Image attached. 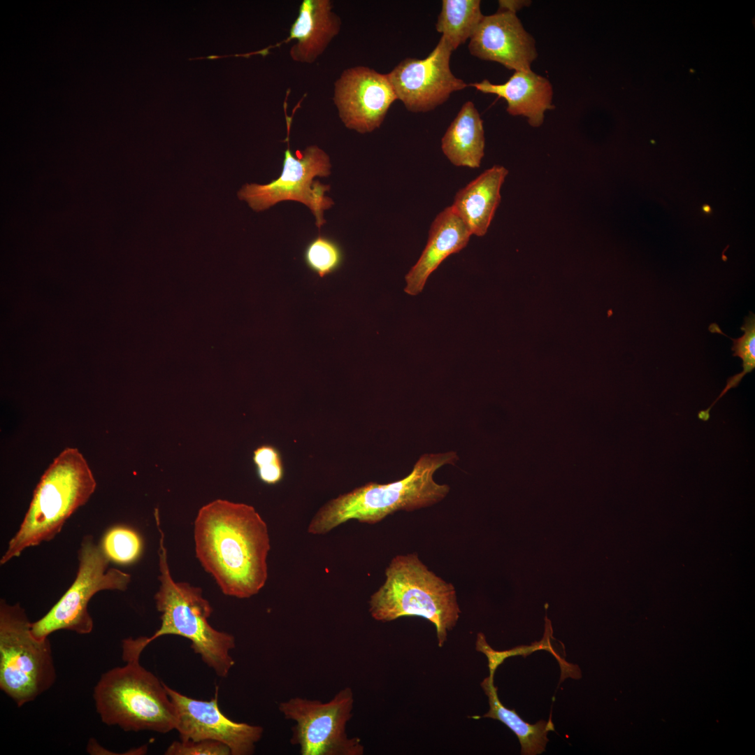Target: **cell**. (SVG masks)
Wrapping results in <instances>:
<instances>
[{
	"label": "cell",
	"instance_id": "cell-29",
	"mask_svg": "<svg viewBox=\"0 0 755 755\" xmlns=\"http://www.w3.org/2000/svg\"><path fill=\"white\" fill-rule=\"evenodd\" d=\"M703 210H704L705 212H706V213H710V212L711 211V209H710V206H704L703 207Z\"/></svg>",
	"mask_w": 755,
	"mask_h": 755
},
{
	"label": "cell",
	"instance_id": "cell-4",
	"mask_svg": "<svg viewBox=\"0 0 755 755\" xmlns=\"http://www.w3.org/2000/svg\"><path fill=\"white\" fill-rule=\"evenodd\" d=\"M368 605L371 617L377 621L407 616L427 619L436 628L439 647L443 646L461 614L453 584L429 570L417 554L391 559L384 583L371 596Z\"/></svg>",
	"mask_w": 755,
	"mask_h": 755
},
{
	"label": "cell",
	"instance_id": "cell-24",
	"mask_svg": "<svg viewBox=\"0 0 755 755\" xmlns=\"http://www.w3.org/2000/svg\"><path fill=\"white\" fill-rule=\"evenodd\" d=\"M304 259L309 268L320 277H324L340 266L343 254L334 240L319 236L307 245Z\"/></svg>",
	"mask_w": 755,
	"mask_h": 755
},
{
	"label": "cell",
	"instance_id": "cell-11",
	"mask_svg": "<svg viewBox=\"0 0 755 755\" xmlns=\"http://www.w3.org/2000/svg\"><path fill=\"white\" fill-rule=\"evenodd\" d=\"M452 49L441 36L423 59L405 58L387 75L397 99L413 113H424L445 102L450 94L468 85L451 71Z\"/></svg>",
	"mask_w": 755,
	"mask_h": 755
},
{
	"label": "cell",
	"instance_id": "cell-14",
	"mask_svg": "<svg viewBox=\"0 0 755 755\" xmlns=\"http://www.w3.org/2000/svg\"><path fill=\"white\" fill-rule=\"evenodd\" d=\"M468 50L474 57L515 71H531L538 56L533 37L516 13L509 11L484 15L470 38Z\"/></svg>",
	"mask_w": 755,
	"mask_h": 755
},
{
	"label": "cell",
	"instance_id": "cell-27",
	"mask_svg": "<svg viewBox=\"0 0 755 755\" xmlns=\"http://www.w3.org/2000/svg\"><path fill=\"white\" fill-rule=\"evenodd\" d=\"M164 754L166 755H230L231 752L226 745L219 741L180 740L173 742Z\"/></svg>",
	"mask_w": 755,
	"mask_h": 755
},
{
	"label": "cell",
	"instance_id": "cell-23",
	"mask_svg": "<svg viewBox=\"0 0 755 755\" xmlns=\"http://www.w3.org/2000/svg\"><path fill=\"white\" fill-rule=\"evenodd\" d=\"M101 546L110 561L120 564H129L140 556L143 542L139 534L133 528L118 526L106 533Z\"/></svg>",
	"mask_w": 755,
	"mask_h": 755
},
{
	"label": "cell",
	"instance_id": "cell-21",
	"mask_svg": "<svg viewBox=\"0 0 755 755\" xmlns=\"http://www.w3.org/2000/svg\"><path fill=\"white\" fill-rule=\"evenodd\" d=\"M483 16L479 0H443L436 29L454 50L471 38Z\"/></svg>",
	"mask_w": 755,
	"mask_h": 755
},
{
	"label": "cell",
	"instance_id": "cell-25",
	"mask_svg": "<svg viewBox=\"0 0 755 755\" xmlns=\"http://www.w3.org/2000/svg\"><path fill=\"white\" fill-rule=\"evenodd\" d=\"M549 635H547L539 642H534L531 646H519L512 648L510 650L505 651H496L493 649L487 642L485 636L483 633H480L477 634L475 649L477 652L483 653L487 658L488 667L489 670V677H494V673L497 668L503 663L505 659L513 656L522 655L526 656L532 652L539 650L545 649L549 651L556 657L559 662L561 663L559 658L554 654V650L550 646L549 642Z\"/></svg>",
	"mask_w": 755,
	"mask_h": 755
},
{
	"label": "cell",
	"instance_id": "cell-3",
	"mask_svg": "<svg viewBox=\"0 0 755 755\" xmlns=\"http://www.w3.org/2000/svg\"><path fill=\"white\" fill-rule=\"evenodd\" d=\"M159 531V568L160 585L154 595L157 610L161 613V625L150 637L138 638L145 649L151 642L166 635H175L191 642L193 651L217 675L225 677L234 665L230 651L236 646L234 637L214 628L208 619L213 608L203 597L202 590L186 582L173 579L168 563L164 534L157 513L155 514Z\"/></svg>",
	"mask_w": 755,
	"mask_h": 755
},
{
	"label": "cell",
	"instance_id": "cell-28",
	"mask_svg": "<svg viewBox=\"0 0 755 755\" xmlns=\"http://www.w3.org/2000/svg\"><path fill=\"white\" fill-rule=\"evenodd\" d=\"M529 3L530 1H527L501 0L498 1V11H509L516 13L517 11Z\"/></svg>",
	"mask_w": 755,
	"mask_h": 755
},
{
	"label": "cell",
	"instance_id": "cell-1",
	"mask_svg": "<svg viewBox=\"0 0 755 755\" xmlns=\"http://www.w3.org/2000/svg\"><path fill=\"white\" fill-rule=\"evenodd\" d=\"M194 537L197 559L223 594L248 598L264 587L270 538L254 507L213 501L199 510Z\"/></svg>",
	"mask_w": 755,
	"mask_h": 755
},
{
	"label": "cell",
	"instance_id": "cell-19",
	"mask_svg": "<svg viewBox=\"0 0 755 755\" xmlns=\"http://www.w3.org/2000/svg\"><path fill=\"white\" fill-rule=\"evenodd\" d=\"M483 121L472 101H466L441 139V149L456 166L475 168L484 154Z\"/></svg>",
	"mask_w": 755,
	"mask_h": 755
},
{
	"label": "cell",
	"instance_id": "cell-26",
	"mask_svg": "<svg viewBox=\"0 0 755 755\" xmlns=\"http://www.w3.org/2000/svg\"><path fill=\"white\" fill-rule=\"evenodd\" d=\"M259 479L264 484L274 485L284 477L285 469L279 450L271 445L257 447L252 455Z\"/></svg>",
	"mask_w": 755,
	"mask_h": 755
},
{
	"label": "cell",
	"instance_id": "cell-6",
	"mask_svg": "<svg viewBox=\"0 0 755 755\" xmlns=\"http://www.w3.org/2000/svg\"><path fill=\"white\" fill-rule=\"evenodd\" d=\"M141 654L122 652L123 666L102 674L93 691L103 723L124 731L166 733L175 729L177 712L164 683L139 663Z\"/></svg>",
	"mask_w": 755,
	"mask_h": 755
},
{
	"label": "cell",
	"instance_id": "cell-5",
	"mask_svg": "<svg viewBox=\"0 0 755 755\" xmlns=\"http://www.w3.org/2000/svg\"><path fill=\"white\" fill-rule=\"evenodd\" d=\"M96 482L83 455L66 447L41 476L19 530L8 542L1 565L27 548L53 539L66 520L85 504Z\"/></svg>",
	"mask_w": 755,
	"mask_h": 755
},
{
	"label": "cell",
	"instance_id": "cell-22",
	"mask_svg": "<svg viewBox=\"0 0 755 755\" xmlns=\"http://www.w3.org/2000/svg\"><path fill=\"white\" fill-rule=\"evenodd\" d=\"M740 329L744 331V334L738 338H733L728 336L722 332L721 329L716 323H712L709 326V331L712 333H719L728 338H729L733 343L731 347L733 352V357H738L742 361V372L730 377L726 382V384L720 394L716 398V400L709 406L708 408L701 410L698 412V417L703 421H707L710 419V412L712 408L715 403L724 396L728 390L732 388L737 387L742 380L743 377L752 372L755 368V315L752 312H749V315L745 318L744 324L740 327Z\"/></svg>",
	"mask_w": 755,
	"mask_h": 755
},
{
	"label": "cell",
	"instance_id": "cell-20",
	"mask_svg": "<svg viewBox=\"0 0 755 755\" xmlns=\"http://www.w3.org/2000/svg\"><path fill=\"white\" fill-rule=\"evenodd\" d=\"M481 686L488 698L489 705V711L482 717L497 719L513 731L520 742L522 754L536 755L545 752L549 741L547 733L554 731L551 718L547 721L540 720L535 724L526 722L515 709L509 710L501 703L493 677L488 676L484 678Z\"/></svg>",
	"mask_w": 755,
	"mask_h": 755
},
{
	"label": "cell",
	"instance_id": "cell-2",
	"mask_svg": "<svg viewBox=\"0 0 755 755\" xmlns=\"http://www.w3.org/2000/svg\"><path fill=\"white\" fill-rule=\"evenodd\" d=\"M458 460L453 451L424 454L410 474L399 480L387 484L371 482L329 501L310 520L308 533L324 535L352 519L373 524L397 511L433 505L450 491L447 484L434 480V473Z\"/></svg>",
	"mask_w": 755,
	"mask_h": 755
},
{
	"label": "cell",
	"instance_id": "cell-10",
	"mask_svg": "<svg viewBox=\"0 0 755 755\" xmlns=\"http://www.w3.org/2000/svg\"><path fill=\"white\" fill-rule=\"evenodd\" d=\"M353 704V692L346 687L328 702L295 697L278 708L286 719L295 721L290 741L302 755H361V740L346 732Z\"/></svg>",
	"mask_w": 755,
	"mask_h": 755
},
{
	"label": "cell",
	"instance_id": "cell-17",
	"mask_svg": "<svg viewBox=\"0 0 755 755\" xmlns=\"http://www.w3.org/2000/svg\"><path fill=\"white\" fill-rule=\"evenodd\" d=\"M484 94H493L504 99L507 111L513 116H524L533 127H540L545 113L552 109L553 89L550 82L533 71H515L503 84H494L488 80L469 84Z\"/></svg>",
	"mask_w": 755,
	"mask_h": 755
},
{
	"label": "cell",
	"instance_id": "cell-7",
	"mask_svg": "<svg viewBox=\"0 0 755 755\" xmlns=\"http://www.w3.org/2000/svg\"><path fill=\"white\" fill-rule=\"evenodd\" d=\"M19 603L0 601V689L20 707L49 690L57 674L48 638H36Z\"/></svg>",
	"mask_w": 755,
	"mask_h": 755
},
{
	"label": "cell",
	"instance_id": "cell-13",
	"mask_svg": "<svg viewBox=\"0 0 755 755\" xmlns=\"http://www.w3.org/2000/svg\"><path fill=\"white\" fill-rule=\"evenodd\" d=\"M333 99L345 126L365 134L380 127L397 97L386 74L358 66L336 80Z\"/></svg>",
	"mask_w": 755,
	"mask_h": 755
},
{
	"label": "cell",
	"instance_id": "cell-15",
	"mask_svg": "<svg viewBox=\"0 0 755 755\" xmlns=\"http://www.w3.org/2000/svg\"><path fill=\"white\" fill-rule=\"evenodd\" d=\"M330 0H303L292 24L289 36L271 48L294 40L289 50L294 62L313 63L340 32L341 20Z\"/></svg>",
	"mask_w": 755,
	"mask_h": 755
},
{
	"label": "cell",
	"instance_id": "cell-9",
	"mask_svg": "<svg viewBox=\"0 0 755 755\" xmlns=\"http://www.w3.org/2000/svg\"><path fill=\"white\" fill-rule=\"evenodd\" d=\"M285 152L281 175L266 185L247 183L238 192L240 200L245 201L254 211H263L282 201H295L310 208L320 229L326 222L324 210L333 205L331 198L324 195L329 185L313 180L316 176L330 175L331 163L328 154L316 145L293 154L289 145Z\"/></svg>",
	"mask_w": 755,
	"mask_h": 755
},
{
	"label": "cell",
	"instance_id": "cell-18",
	"mask_svg": "<svg viewBox=\"0 0 755 755\" xmlns=\"http://www.w3.org/2000/svg\"><path fill=\"white\" fill-rule=\"evenodd\" d=\"M508 174L503 166L485 170L456 194L451 206L472 235L487 232L501 201V189Z\"/></svg>",
	"mask_w": 755,
	"mask_h": 755
},
{
	"label": "cell",
	"instance_id": "cell-16",
	"mask_svg": "<svg viewBox=\"0 0 755 755\" xmlns=\"http://www.w3.org/2000/svg\"><path fill=\"white\" fill-rule=\"evenodd\" d=\"M471 235L451 206L439 213L431 224L425 248L405 275V292L419 294L431 274L446 258L463 250Z\"/></svg>",
	"mask_w": 755,
	"mask_h": 755
},
{
	"label": "cell",
	"instance_id": "cell-8",
	"mask_svg": "<svg viewBox=\"0 0 755 755\" xmlns=\"http://www.w3.org/2000/svg\"><path fill=\"white\" fill-rule=\"evenodd\" d=\"M78 561L76 577L71 586L46 614L31 623V633L36 638H47L59 630L80 635L91 633L94 622L88 612L90 599L100 591H125L130 583L129 574L108 568L110 559L91 535L82 539Z\"/></svg>",
	"mask_w": 755,
	"mask_h": 755
},
{
	"label": "cell",
	"instance_id": "cell-12",
	"mask_svg": "<svg viewBox=\"0 0 755 755\" xmlns=\"http://www.w3.org/2000/svg\"><path fill=\"white\" fill-rule=\"evenodd\" d=\"M177 712L175 730L181 740H211L226 745L232 755H250L262 737L263 728L226 717L218 705L217 689L210 700L183 695L164 684Z\"/></svg>",
	"mask_w": 755,
	"mask_h": 755
}]
</instances>
